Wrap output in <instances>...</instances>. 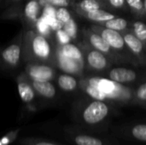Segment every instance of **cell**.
I'll use <instances>...</instances> for the list:
<instances>
[{"mask_svg": "<svg viewBox=\"0 0 146 145\" xmlns=\"http://www.w3.org/2000/svg\"><path fill=\"white\" fill-rule=\"evenodd\" d=\"M73 1H74V0H73Z\"/></svg>", "mask_w": 146, "mask_h": 145, "instance_id": "74e56055", "label": "cell"}, {"mask_svg": "<svg viewBox=\"0 0 146 145\" xmlns=\"http://www.w3.org/2000/svg\"><path fill=\"white\" fill-rule=\"evenodd\" d=\"M143 1H144V2H146V0H143Z\"/></svg>", "mask_w": 146, "mask_h": 145, "instance_id": "d590c367", "label": "cell"}, {"mask_svg": "<svg viewBox=\"0 0 146 145\" xmlns=\"http://www.w3.org/2000/svg\"><path fill=\"white\" fill-rule=\"evenodd\" d=\"M1 1H2V0H0V2H1Z\"/></svg>", "mask_w": 146, "mask_h": 145, "instance_id": "8d00e7d4", "label": "cell"}, {"mask_svg": "<svg viewBox=\"0 0 146 145\" xmlns=\"http://www.w3.org/2000/svg\"><path fill=\"white\" fill-rule=\"evenodd\" d=\"M74 109L78 121L89 126L104 123L111 115V107L109 103L90 97L78 101Z\"/></svg>", "mask_w": 146, "mask_h": 145, "instance_id": "7a4b0ae2", "label": "cell"}, {"mask_svg": "<svg viewBox=\"0 0 146 145\" xmlns=\"http://www.w3.org/2000/svg\"><path fill=\"white\" fill-rule=\"evenodd\" d=\"M40 3L43 7L44 4H50L56 8L58 7H70L71 2L67 0H40Z\"/></svg>", "mask_w": 146, "mask_h": 145, "instance_id": "4dcf8cb0", "label": "cell"}, {"mask_svg": "<svg viewBox=\"0 0 146 145\" xmlns=\"http://www.w3.org/2000/svg\"><path fill=\"white\" fill-rule=\"evenodd\" d=\"M55 46H56V50L61 53L62 56L68 58L75 60L77 62H80L81 63H84L83 54L78 45L74 44L71 42L63 45H59V44H55Z\"/></svg>", "mask_w": 146, "mask_h": 145, "instance_id": "ac0fdd59", "label": "cell"}, {"mask_svg": "<svg viewBox=\"0 0 146 145\" xmlns=\"http://www.w3.org/2000/svg\"><path fill=\"white\" fill-rule=\"evenodd\" d=\"M22 62L44 63L56 67V46L53 38L44 37L25 26L22 36Z\"/></svg>", "mask_w": 146, "mask_h": 145, "instance_id": "6da1fadb", "label": "cell"}, {"mask_svg": "<svg viewBox=\"0 0 146 145\" xmlns=\"http://www.w3.org/2000/svg\"><path fill=\"white\" fill-rule=\"evenodd\" d=\"M67 1H69V2H71V3L73 2V0H67Z\"/></svg>", "mask_w": 146, "mask_h": 145, "instance_id": "836d02e7", "label": "cell"}, {"mask_svg": "<svg viewBox=\"0 0 146 145\" xmlns=\"http://www.w3.org/2000/svg\"><path fill=\"white\" fill-rule=\"evenodd\" d=\"M88 83L102 91L110 102L121 103H133L134 90L127 85L115 82L106 77L100 76H82Z\"/></svg>", "mask_w": 146, "mask_h": 145, "instance_id": "3957f363", "label": "cell"}, {"mask_svg": "<svg viewBox=\"0 0 146 145\" xmlns=\"http://www.w3.org/2000/svg\"><path fill=\"white\" fill-rule=\"evenodd\" d=\"M79 89L90 98L109 103L106 96L102 91H100L98 88L88 83L82 76L79 78Z\"/></svg>", "mask_w": 146, "mask_h": 145, "instance_id": "d6986e66", "label": "cell"}, {"mask_svg": "<svg viewBox=\"0 0 146 145\" xmlns=\"http://www.w3.org/2000/svg\"><path fill=\"white\" fill-rule=\"evenodd\" d=\"M76 15L93 24H98L99 22L113 19L117 16L115 13H111L105 9H94L87 12H80Z\"/></svg>", "mask_w": 146, "mask_h": 145, "instance_id": "e0dca14e", "label": "cell"}, {"mask_svg": "<svg viewBox=\"0 0 146 145\" xmlns=\"http://www.w3.org/2000/svg\"><path fill=\"white\" fill-rule=\"evenodd\" d=\"M56 68L66 73L74 75L78 78L84 75L85 64L75 60L68 58L56 50Z\"/></svg>", "mask_w": 146, "mask_h": 145, "instance_id": "7c38bea8", "label": "cell"}, {"mask_svg": "<svg viewBox=\"0 0 146 145\" xmlns=\"http://www.w3.org/2000/svg\"><path fill=\"white\" fill-rule=\"evenodd\" d=\"M62 29L69 35L72 40L76 39V38L78 37V25L76 21H74V17L63 24Z\"/></svg>", "mask_w": 146, "mask_h": 145, "instance_id": "484cf974", "label": "cell"}, {"mask_svg": "<svg viewBox=\"0 0 146 145\" xmlns=\"http://www.w3.org/2000/svg\"><path fill=\"white\" fill-rule=\"evenodd\" d=\"M33 90L36 94L41 97L48 100H51L56 97L57 89L52 81H35L31 80Z\"/></svg>", "mask_w": 146, "mask_h": 145, "instance_id": "9a60e30c", "label": "cell"}, {"mask_svg": "<svg viewBox=\"0 0 146 145\" xmlns=\"http://www.w3.org/2000/svg\"><path fill=\"white\" fill-rule=\"evenodd\" d=\"M128 9L135 19L144 21L146 16V2L143 0H126Z\"/></svg>", "mask_w": 146, "mask_h": 145, "instance_id": "ffe728a7", "label": "cell"}, {"mask_svg": "<svg viewBox=\"0 0 146 145\" xmlns=\"http://www.w3.org/2000/svg\"><path fill=\"white\" fill-rule=\"evenodd\" d=\"M77 45L83 54L85 70L96 73H104L113 65L107 56L91 47L85 41L80 42Z\"/></svg>", "mask_w": 146, "mask_h": 145, "instance_id": "52a82bcc", "label": "cell"}, {"mask_svg": "<svg viewBox=\"0 0 146 145\" xmlns=\"http://www.w3.org/2000/svg\"><path fill=\"white\" fill-rule=\"evenodd\" d=\"M58 87L65 92H74L79 89V78L69 73L56 74L55 78Z\"/></svg>", "mask_w": 146, "mask_h": 145, "instance_id": "2e32d148", "label": "cell"}, {"mask_svg": "<svg viewBox=\"0 0 146 145\" xmlns=\"http://www.w3.org/2000/svg\"><path fill=\"white\" fill-rule=\"evenodd\" d=\"M131 135L137 140L141 142L146 141V125L138 124L131 129Z\"/></svg>", "mask_w": 146, "mask_h": 145, "instance_id": "4316f807", "label": "cell"}, {"mask_svg": "<svg viewBox=\"0 0 146 145\" xmlns=\"http://www.w3.org/2000/svg\"><path fill=\"white\" fill-rule=\"evenodd\" d=\"M128 30L146 46V25L144 21L138 19L129 21Z\"/></svg>", "mask_w": 146, "mask_h": 145, "instance_id": "7402d4cb", "label": "cell"}, {"mask_svg": "<svg viewBox=\"0 0 146 145\" xmlns=\"http://www.w3.org/2000/svg\"><path fill=\"white\" fill-rule=\"evenodd\" d=\"M33 29L35 32H37L38 33H39L44 37L53 38V31L50 29L46 20L42 15L35 21V23L33 26Z\"/></svg>", "mask_w": 146, "mask_h": 145, "instance_id": "603a6c76", "label": "cell"}, {"mask_svg": "<svg viewBox=\"0 0 146 145\" xmlns=\"http://www.w3.org/2000/svg\"><path fill=\"white\" fill-rule=\"evenodd\" d=\"M106 3L110 9H118L122 11L129 10L126 0H106Z\"/></svg>", "mask_w": 146, "mask_h": 145, "instance_id": "f546056e", "label": "cell"}, {"mask_svg": "<svg viewBox=\"0 0 146 145\" xmlns=\"http://www.w3.org/2000/svg\"><path fill=\"white\" fill-rule=\"evenodd\" d=\"M105 73L106 78L122 85L136 83L140 77L136 70L128 68H110Z\"/></svg>", "mask_w": 146, "mask_h": 145, "instance_id": "8fae6325", "label": "cell"}, {"mask_svg": "<svg viewBox=\"0 0 146 145\" xmlns=\"http://www.w3.org/2000/svg\"><path fill=\"white\" fill-rule=\"evenodd\" d=\"M24 2V0H6V4L7 5H14L17 3H21Z\"/></svg>", "mask_w": 146, "mask_h": 145, "instance_id": "d6a6232c", "label": "cell"}, {"mask_svg": "<svg viewBox=\"0 0 146 145\" xmlns=\"http://www.w3.org/2000/svg\"><path fill=\"white\" fill-rule=\"evenodd\" d=\"M89 28L94 31L95 32L98 33L114 50H115L121 56L125 57L130 62V64H133V66H139L137 60L133 57V56L128 50L120 32L109 29V28H106V27H104L102 26H99L98 24H93V23L91 25Z\"/></svg>", "mask_w": 146, "mask_h": 145, "instance_id": "5b68a950", "label": "cell"}, {"mask_svg": "<svg viewBox=\"0 0 146 145\" xmlns=\"http://www.w3.org/2000/svg\"><path fill=\"white\" fill-rule=\"evenodd\" d=\"M146 102V83L143 81L134 91L133 103L145 106Z\"/></svg>", "mask_w": 146, "mask_h": 145, "instance_id": "d4e9b609", "label": "cell"}, {"mask_svg": "<svg viewBox=\"0 0 146 145\" xmlns=\"http://www.w3.org/2000/svg\"><path fill=\"white\" fill-rule=\"evenodd\" d=\"M56 17L58 21L64 24L73 18V15L66 7H58L56 9Z\"/></svg>", "mask_w": 146, "mask_h": 145, "instance_id": "f1b7e54d", "label": "cell"}, {"mask_svg": "<svg viewBox=\"0 0 146 145\" xmlns=\"http://www.w3.org/2000/svg\"><path fill=\"white\" fill-rule=\"evenodd\" d=\"M70 7L75 14L80 12H87L94 9H110L107 3L100 0H74L71 3Z\"/></svg>", "mask_w": 146, "mask_h": 145, "instance_id": "5bb4252c", "label": "cell"}, {"mask_svg": "<svg viewBox=\"0 0 146 145\" xmlns=\"http://www.w3.org/2000/svg\"><path fill=\"white\" fill-rule=\"evenodd\" d=\"M53 38H55V40H54L55 44H59V45L67 44L72 42V38L69 37V35L62 28L54 32H53Z\"/></svg>", "mask_w": 146, "mask_h": 145, "instance_id": "83f0119b", "label": "cell"}, {"mask_svg": "<svg viewBox=\"0 0 146 145\" xmlns=\"http://www.w3.org/2000/svg\"><path fill=\"white\" fill-rule=\"evenodd\" d=\"M73 142L76 145H106L104 140L86 134L75 135Z\"/></svg>", "mask_w": 146, "mask_h": 145, "instance_id": "cb8c5ba5", "label": "cell"}, {"mask_svg": "<svg viewBox=\"0 0 146 145\" xmlns=\"http://www.w3.org/2000/svg\"><path fill=\"white\" fill-rule=\"evenodd\" d=\"M25 144L26 145H59L56 144H54V143H51V142H47V141H33V140H30V141H27V142H25Z\"/></svg>", "mask_w": 146, "mask_h": 145, "instance_id": "1f68e13d", "label": "cell"}, {"mask_svg": "<svg viewBox=\"0 0 146 145\" xmlns=\"http://www.w3.org/2000/svg\"><path fill=\"white\" fill-rule=\"evenodd\" d=\"M16 80L18 93L21 101L25 103H31L36 97V92L33 90L31 79L25 73H21Z\"/></svg>", "mask_w": 146, "mask_h": 145, "instance_id": "4fadbf2b", "label": "cell"}, {"mask_svg": "<svg viewBox=\"0 0 146 145\" xmlns=\"http://www.w3.org/2000/svg\"><path fill=\"white\" fill-rule=\"evenodd\" d=\"M121 34L128 50L137 60L139 66H145L146 62L145 45L128 29L121 32Z\"/></svg>", "mask_w": 146, "mask_h": 145, "instance_id": "30bf717a", "label": "cell"}, {"mask_svg": "<svg viewBox=\"0 0 146 145\" xmlns=\"http://www.w3.org/2000/svg\"><path fill=\"white\" fill-rule=\"evenodd\" d=\"M22 36L23 29L4 49L0 50V67L8 70H14L22 61Z\"/></svg>", "mask_w": 146, "mask_h": 145, "instance_id": "ba28073f", "label": "cell"}, {"mask_svg": "<svg viewBox=\"0 0 146 145\" xmlns=\"http://www.w3.org/2000/svg\"><path fill=\"white\" fill-rule=\"evenodd\" d=\"M24 73L31 80L53 81L57 74V68L50 64L27 63Z\"/></svg>", "mask_w": 146, "mask_h": 145, "instance_id": "9c48e42d", "label": "cell"}, {"mask_svg": "<svg viewBox=\"0 0 146 145\" xmlns=\"http://www.w3.org/2000/svg\"><path fill=\"white\" fill-rule=\"evenodd\" d=\"M98 25L102 26L104 27L109 28V29H112L117 32H123L125 30L128 29V26H129V21L124 18H121V17H115L113 19L105 21H102L98 23Z\"/></svg>", "mask_w": 146, "mask_h": 145, "instance_id": "44dd1931", "label": "cell"}, {"mask_svg": "<svg viewBox=\"0 0 146 145\" xmlns=\"http://www.w3.org/2000/svg\"><path fill=\"white\" fill-rule=\"evenodd\" d=\"M100 1H104V2H105V3H106V0H100Z\"/></svg>", "mask_w": 146, "mask_h": 145, "instance_id": "e575fe53", "label": "cell"}, {"mask_svg": "<svg viewBox=\"0 0 146 145\" xmlns=\"http://www.w3.org/2000/svg\"><path fill=\"white\" fill-rule=\"evenodd\" d=\"M40 0H28L26 3L12 5L2 15L4 19H20L25 26L33 28L35 21L42 15Z\"/></svg>", "mask_w": 146, "mask_h": 145, "instance_id": "277c9868", "label": "cell"}, {"mask_svg": "<svg viewBox=\"0 0 146 145\" xmlns=\"http://www.w3.org/2000/svg\"><path fill=\"white\" fill-rule=\"evenodd\" d=\"M81 34L83 37V41H85L93 49L103 53L109 58L112 64H130V62L125 57L114 50L98 33L95 32L89 27L83 28L81 30Z\"/></svg>", "mask_w": 146, "mask_h": 145, "instance_id": "8992f818", "label": "cell"}]
</instances>
